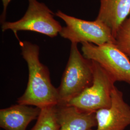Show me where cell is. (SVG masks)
<instances>
[{"label":"cell","mask_w":130,"mask_h":130,"mask_svg":"<svg viewBox=\"0 0 130 130\" xmlns=\"http://www.w3.org/2000/svg\"><path fill=\"white\" fill-rule=\"evenodd\" d=\"M21 55L28 65V82L18 104L37 107L41 109L58 104L57 88L52 84L48 68L39 59L40 47L28 41H20Z\"/></svg>","instance_id":"1"},{"label":"cell","mask_w":130,"mask_h":130,"mask_svg":"<svg viewBox=\"0 0 130 130\" xmlns=\"http://www.w3.org/2000/svg\"><path fill=\"white\" fill-rule=\"evenodd\" d=\"M93 80L92 61L81 54L77 43H71L69 60L57 88V105H67L90 86Z\"/></svg>","instance_id":"2"},{"label":"cell","mask_w":130,"mask_h":130,"mask_svg":"<svg viewBox=\"0 0 130 130\" xmlns=\"http://www.w3.org/2000/svg\"><path fill=\"white\" fill-rule=\"evenodd\" d=\"M92 61V84L66 105L76 107L84 111L95 113L100 109L110 107L112 93L116 82L102 66Z\"/></svg>","instance_id":"3"},{"label":"cell","mask_w":130,"mask_h":130,"mask_svg":"<svg viewBox=\"0 0 130 130\" xmlns=\"http://www.w3.org/2000/svg\"><path fill=\"white\" fill-rule=\"evenodd\" d=\"M28 1V9L23 17L16 21L2 24V31L12 30L19 40L17 33L20 31L39 33L51 38L59 34L63 27L46 5L38 0Z\"/></svg>","instance_id":"4"},{"label":"cell","mask_w":130,"mask_h":130,"mask_svg":"<svg viewBox=\"0 0 130 130\" xmlns=\"http://www.w3.org/2000/svg\"><path fill=\"white\" fill-rule=\"evenodd\" d=\"M56 15L66 23L60 35L71 43L88 42L98 45L107 43L115 44L110 29L97 19L87 21L70 16L61 11H58Z\"/></svg>","instance_id":"5"},{"label":"cell","mask_w":130,"mask_h":130,"mask_svg":"<svg viewBox=\"0 0 130 130\" xmlns=\"http://www.w3.org/2000/svg\"><path fill=\"white\" fill-rule=\"evenodd\" d=\"M82 44L83 56L97 62L116 82L130 84V59L115 43L101 45L85 42Z\"/></svg>","instance_id":"6"},{"label":"cell","mask_w":130,"mask_h":130,"mask_svg":"<svg viewBox=\"0 0 130 130\" xmlns=\"http://www.w3.org/2000/svg\"><path fill=\"white\" fill-rule=\"evenodd\" d=\"M96 128L90 130H124L130 125V106L116 86L112 93L110 107L95 112Z\"/></svg>","instance_id":"7"},{"label":"cell","mask_w":130,"mask_h":130,"mask_svg":"<svg viewBox=\"0 0 130 130\" xmlns=\"http://www.w3.org/2000/svg\"><path fill=\"white\" fill-rule=\"evenodd\" d=\"M41 109L18 104L0 110V127L5 130H26L29 124L37 120Z\"/></svg>","instance_id":"8"},{"label":"cell","mask_w":130,"mask_h":130,"mask_svg":"<svg viewBox=\"0 0 130 130\" xmlns=\"http://www.w3.org/2000/svg\"><path fill=\"white\" fill-rule=\"evenodd\" d=\"M56 108L59 130H90L97 125L95 113L69 105H56Z\"/></svg>","instance_id":"9"},{"label":"cell","mask_w":130,"mask_h":130,"mask_svg":"<svg viewBox=\"0 0 130 130\" xmlns=\"http://www.w3.org/2000/svg\"><path fill=\"white\" fill-rule=\"evenodd\" d=\"M130 14V0H100L96 19L110 29L115 38L118 28Z\"/></svg>","instance_id":"10"},{"label":"cell","mask_w":130,"mask_h":130,"mask_svg":"<svg viewBox=\"0 0 130 130\" xmlns=\"http://www.w3.org/2000/svg\"><path fill=\"white\" fill-rule=\"evenodd\" d=\"M59 129L55 106L41 109L37 121L31 130H59Z\"/></svg>","instance_id":"11"},{"label":"cell","mask_w":130,"mask_h":130,"mask_svg":"<svg viewBox=\"0 0 130 130\" xmlns=\"http://www.w3.org/2000/svg\"><path fill=\"white\" fill-rule=\"evenodd\" d=\"M115 44L130 59V14L115 35Z\"/></svg>","instance_id":"12"},{"label":"cell","mask_w":130,"mask_h":130,"mask_svg":"<svg viewBox=\"0 0 130 130\" xmlns=\"http://www.w3.org/2000/svg\"><path fill=\"white\" fill-rule=\"evenodd\" d=\"M12 0H2V4H3V12L1 15L0 18V21L1 23H3L5 22V19L6 18V13H7V9L8 5L11 2Z\"/></svg>","instance_id":"13"}]
</instances>
